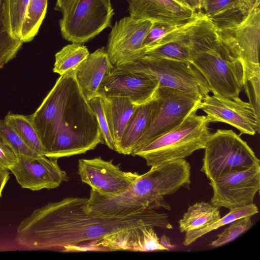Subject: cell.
Masks as SVG:
<instances>
[{"label":"cell","mask_w":260,"mask_h":260,"mask_svg":"<svg viewBox=\"0 0 260 260\" xmlns=\"http://www.w3.org/2000/svg\"><path fill=\"white\" fill-rule=\"evenodd\" d=\"M47 0H29L21 30L20 41H31L37 34L45 18Z\"/></svg>","instance_id":"obj_25"},{"label":"cell","mask_w":260,"mask_h":260,"mask_svg":"<svg viewBox=\"0 0 260 260\" xmlns=\"http://www.w3.org/2000/svg\"><path fill=\"white\" fill-rule=\"evenodd\" d=\"M0 139L9 146L18 156L40 155L30 149L4 119H0Z\"/></svg>","instance_id":"obj_27"},{"label":"cell","mask_w":260,"mask_h":260,"mask_svg":"<svg viewBox=\"0 0 260 260\" xmlns=\"http://www.w3.org/2000/svg\"><path fill=\"white\" fill-rule=\"evenodd\" d=\"M209 123L223 122L230 124L242 134L253 136L259 133L260 119L249 103L239 97L228 98L213 94L202 98L200 108Z\"/></svg>","instance_id":"obj_13"},{"label":"cell","mask_w":260,"mask_h":260,"mask_svg":"<svg viewBox=\"0 0 260 260\" xmlns=\"http://www.w3.org/2000/svg\"><path fill=\"white\" fill-rule=\"evenodd\" d=\"M191 112L178 126L163 134L131 155L144 158L146 165L156 167L184 159L195 151L204 149L211 133L206 116Z\"/></svg>","instance_id":"obj_4"},{"label":"cell","mask_w":260,"mask_h":260,"mask_svg":"<svg viewBox=\"0 0 260 260\" xmlns=\"http://www.w3.org/2000/svg\"><path fill=\"white\" fill-rule=\"evenodd\" d=\"M9 170L22 188L33 191L55 188L69 180L67 173L59 167L57 159L44 155L19 156L17 162Z\"/></svg>","instance_id":"obj_15"},{"label":"cell","mask_w":260,"mask_h":260,"mask_svg":"<svg viewBox=\"0 0 260 260\" xmlns=\"http://www.w3.org/2000/svg\"><path fill=\"white\" fill-rule=\"evenodd\" d=\"M106 117L117 151L123 131L137 106L127 98H102Z\"/></svg>","instance_id":"obj_18"},{"label":"cell","mask_w":260,"mask_h":260,"mask_svg":"<svg viewBox=\"0 0 260 260\" xmlns=\"http://www.w3.org/2000/svg\"><path fill=\"white\" fill-rule=\"evenodd\" d=\"M154 106L155 98L146 104L137 106L123 131L116 152L131 155L148 127Z\"/></svg>","instance_id":"obj_19"},{"label":"cell","mask_w":260,"mask_h":260,"mask_svg":"<svg viewBox=\"0 0 260 260\" xmlns=\"http://www.w3.org/2000/svg\"><path fill=\"white\" fill-rule=\"evenodd\" d=\"M251 217V216H246L230 223V225L218 234L217 238L212 241L210 245L218 247L236 240L252 227V222Z\"/></svg>","instance_id":"obj_28"},{"label":"cell","mask_w":260,"mask_h":260,"mask_svg":"<svg viewBox=\"0 0 260 260\" xmlns=\"http://www.w3.org/2000/svg\"><path fill=\"white\" fill-rule=\"evenodd\" d=\"M178 26L153 22L142 44V48L145 53L154 47L166 34L175 30Z\"/></svg>","instance_id":"obj_31"},{"label":"cell","mask_w":260,"mask_h":260,"mask_svg":"<svg viewBox=\"0 0 260 260\" xmlns=\"http://www.w3.org/2000/svg\"><path fill=\"white\" fill-rule=\"evenodd\" d=\"M172 229L168 216L153 209L122 216L90 210L86 198L67 197L35 210L17 228L15 242L29 250L142 251L149 228Z\"/></svg>","instance_id":"obj_1"},{"label":"cell","mask_w":260,"mask_h":260,"mask_svg":"<svg viewBox=\"0 0 260 260\" xmlns=\"http://www.w3.org/2000/svg\"><path fill=\"white\" fill-rule=\"evenodd\" d=\"M119 164L112 160L107 161L101 157L80 159L78 173L81 180L91 189L108 197L118 195L126 190L140 176L138 172H125Z\"/></svg>","instance_id":"obj_12"},{"label":"cell","mask_w":260,"mask_h":260,"mask_svg":"<svg viewBox=\"0 0 260 260\" xmlns=\"http://www.w3.org/2000/svg\"><path fill=\"white\" fill-rule=\"evenodd\" d=\"M113 68L106 49L102 47L89 54L76 69V79L88 101L98 96L100 84Z\"/></svg>","instance_id":"obj_17"},{"label":"cell","mask_w":260,"mask_h":260,"mask_svg":"<svg viewBox=\"0 0 260 260\" xmlns=\"http://www.w3.org/2000/svg\"><path fill=\"white\" fill-rule=\"evenodd\" d=\"M159 86L157 79L146 74L113 68L100 84L98 96L127 98L140 106L154 99Z\"/></svg>","instance_id":"obj_14"},{"label":"cell","mask_w":260,"mask_h":260,"mask_svg":"<svg viewBox=\"0 0 260 260\" xmlns=\"http://www.w3.org/2000/svg\"><path fill=\"white\" fill-rule=\"evenodd\" d=\"M258 212V208L253 203L230 210L228 214L213 224L202 229L186 232L183 244L184 246L190 245L199 238L212 231L230 224L238 219L246 216L252 217Z\"/></svg>","instance_id":"obj_24"},{"label":"cell","mask_w":260,"mask_h":260,"mask_svg":"<svg viewBox=\"0 0 260 260\" xmlns=\"http://www.w3.org/2000/svg\"><path fill=\"white\" fill-rule=\"evenodd\" d=\"M89 102L97 118L102 144L106 145L110 149L115 151V144L106 117L103 99L100 96H95L90 100Z\"/></svg>","instance_id":"obj_30"},{"label":"cell","mask_w":260,"mask_h":260,"mask_svg":"<svg viewBox=\"0 0 260 260\" xmlns=\"http://www.w3.org/2000/svg\"><path fill=\"white\" fill-rule=\"evenodd\" d=\"M111 1L56 0L55 9L62 14L59 21L62 37L82 44L110 27L114 15Z\"/></svg>","instance_id":"obj_6"},{"label":"cell","mask_w":260,"mask_h":260,"mask_svg":"<svg viewBox=\"0 0 260 260\" xmlns=\"http://www.w3.org/2000/svg\"><path fill=\"white\" fill-rule=\"evenodd\" d=\"M129 16L173 26L183 25L198 13L182 0H126Z\"/></svg>","instance_id":"obj_16"},{"label":"cell","mask_w":260,"mask_h":260,"mask_svg":"<svg viewBox=\"0 0 260 260\" xmlns=\"http://www.w3.org/2000/svg\"><path fill=\"white\" fill-rule=\"evenodd\" d=\"M183 2L190 8L196 12H202V7L203 0H182Z\"/></svg>","instance_id":"obj_34"},{"label":"cell","mask_w":260,"mask_h":260,"mask_svg":"<svg viewBox=\"0 0 260 260\" xmlns=\"http://www.w3.org/2000/svg\"><path fill=\"white\" fill-rule=\"evenodd\" d=\"M89 54L87 48L81 44L67 45L56 53L53 72L62 75L75 70Z\"/></svg>","instance_id":"obj_23"},{"label":"cell","mask_w":260,"mask_h":260,"mask_svg":"<svg viewBox=\"0 0 260 260\" xmlns=\"http://www.w3.org/2000/svg\"><path fill=\"white\" fill-rule=\"evenodd\" d=\"M160 242L162 245L168 248L169 250L170 248H172V245L170 244V239L165 235L161 237Z\"/></svg>","instance_id":"obj_36"},{"label":"cell","mask_w":260,"mask_h":260,"mask_svg":"<svg viewBox=\"0 0 260 260\" xmlns=\"http://www.w3.org/2000/svg\"><path fill=\"white\" fill-rule=\"evenodd\" d=\"M204 149L201 171L210 181L260 166L247 142L232 129H217L211 134Z\"/></svg>","instance_id":"obj_7"},{"label":"cell","mask_w":260,"mask_h":260,"mask_svg":"<svg viewBox=\"0 0 260 260\" xmlns=\"http://www.w3.org/2000/svg\"><path fill=\"white\" fill-rule=\"evenodd\" d=\"M221 218L219 208L205 202L190 206L179 220L181 232L198 230L210 225Z\"/></svg>","instance_id":"obj_20"},{"label":"cell","mask_w":260,"mask_h":260,"mask_svg":"<svg viewBox=\"0 0 260 260\" xmlns=\"http://www.w3.org/2000/svg\"><path fill=\"white\" fill-rule=\"evenodd\" d=\"M22 44L11 35L7 0H0V69L16 57Z\"/></svg>","instance_id":"obj_21"},{"label":"cell","mask_w":260,"mask_h":260,"mask_svg":"<svg viewBox=\"0 0 260 260\" xmlns=\"http://www.w3.org/2000/svg\"><path fill=\"white\" fill-rule=\"evenodd\" d=\"M75 70L60 75L37 110L29 115L44 155L49 158L84 154L102 144L96 115L78 83Z\"/></svg>","instance_id":"obj_2"},{"label":"cell","mask_w":260,"mask_h":260,"mask_svg":"<svg viewBox=\"0 0 260 260\" xmlns=\"http://www.w3.org/2000/svg\"><path fill=\"white\" fill-rule=\"evenodd\" d=\"M113 68L146 74L157 79L159 86L202 98L210 92L203 76L189 61L144 56L134 64Z\"/></svg>","instance_id":"obj_9"},{"label":"cell","mask_w":260,"mask_h":260,"mask_svg":"<svg viewBox=\"0 0 260 260\" xmlns=\"http://www.w3.org/2000/svg\"><path fill=\"white\" fill-rule=\"evenodd\" d=\"M18 160L15 151L0 139V170H9Z\"/></svg>","instance_id":"obj_33"},{"label":"cell","mask_w":260,"mask_h":260,"mask_svg":"<svg viewBox=\"0 0 260 260\" xmlns=\"http://www.w3.org/2000/svg\"><path fill=\"white\" fill-rule=\"evenodd\" d=\"M153 22L129 16L115 23L106 49L113 67L134 64L144 56L142 44Z\"/></svg>","instance_id":"obj_10"},{"label":"cell","mask_w":260,"mask_h":260,"mask_svg":"<svg viewBox=\"0 0 260 260\" xmlns=\"http://www.w3.org/2000/svg\"><path fill=\"white\" fill-rule=\"evenodd\" d=\"M259 6L260 0H252L232 16L213 22L221 40L241 61L244 82L260 75Z\"/></svg>","instance_id":"obj_5"},{"label":"cell","mask_w":260,"mask_h":260,"mask_svg":"<svg viewBox=\"0 0 260 260\" xmlns=\"http://www.w3.org/2000/svg\"><path fill=\"white\" fill-rule=\"evenodd\" d=\"M243 89L249 99V103L252 107L257 117L260 119V75L255 76L245 81Z\"/></svg>","instance_id":"obj_32"},{"label":"cell","mask_w":260,"mask_h":260,"mask_svg":"<svg viewBox=\"0 0 260 260\" xmlns=\"http://www.w3.org/2000/svg\"><path fill=\"white\" fill-rule=\"evenodd\" d=\"M202 100L196 95L159 86L148 127L133 152L179 125L191 112L200 109Z\"/></svg>","instance_id":"obj_8"},{"label":"cell","mask_w":260,"mask_h":260,"mask_svg":"<svg viewBox=\"0 0 260 260\" xmlns=\"http://www.w3.org/2000/svg\"><path fill=\"white\" fill-rule=\"evenodd\" d=\"M213 194L211 203L229 210L253 203L260 189V166L232 172L210 181Z\"/></svg>","instance_id":"obj_11"},{"label":"cell","mask_w":260,"mask_h":260,"mask_svg":"<svg viewBox=\"0 0 260 260\" xmlns=\"http://www.w3.org/2000/svg\"><path fill=\"white\" fill-rule=\"evenodd\" d=\"M190 62L203 76L213 94L239 96L244 83L242 62L221 40L216 27L203 13L197 19Z\"/></svg>","instance_id":"obj_3"},{"label":"cell","mask_w":260,"mask_h":260,"mask_svg":"<svg viewBox=\"0 0 260 260\" xmlns=\"http://www.w3.org/2000/svg\"><path fill=\"white\" fill-rule=\"evenodd\" d=\"M28 2L29 0H7L11 33L14 38L19 41Z\"/></svg>","instance_id":"obj_29"},{"label":"cell","mask_w":260,"mask_h":260,"mask_svg":"<svg viewBox=\"0 0 260 260\" xmlns=\"http://www.w3.org/2000/svg\"><path fill=\"white\" fill-rule=\"evenodd\" d=\"M4 120L30 149L39 155H44L41 141L29 116L9 112Z\"/></svg>","instance_id":"obj_22"},{"label":"cell","mask_w":260,"mask_h":260,"mask_svg":"<svg viewBox=\"0 0 260 260\" xmlns=\"http://www.w3.org/2000/svg\"><path fill=\"white\" fill-rule=\"evenodd\" d=\"M10 177V173L8 170H0V199L2 191Z\"/></svg>","instance_id":"obj_35"},{"label":"cell","mask_w":260,"mask_h":260,"mask_svg":"<svg viewBox=\"0 0 260 260\" xmlns=\"http://www.w3.org/2000/svg\"><path fill=\"white\" fill-rule=\"evenodd\" d=\"M252 0H203L201 11L212 22L232 16Z\"/></svg>","instance_id":"obj_26"}]
</instances>
